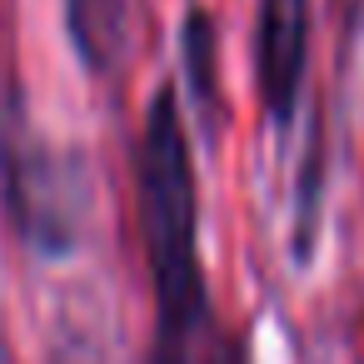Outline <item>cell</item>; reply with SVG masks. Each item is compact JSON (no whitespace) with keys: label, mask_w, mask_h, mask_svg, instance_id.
I'll return each mask as SVG.
<instances>
[{"label":"cell","mask_w":364,"mask_h":364,"mask_svg":"<svg viewBox=\"0 0 364 364\" xmlns=\"http://www.w3.org/2000/svg\"><path fill=\"white\" fill-rule=\"evenodd\" d=\"M60 6L80 70L100 85H120L145 41V0H60Z\"/></svg>","instance_id":"cell-4"},{"label":"cell","mask_w":364,"mask_h":364,"mask_svg":"<svg viewBox=\"0 0 364 364\" xmlns=\"http://www.w3.org/2000/svg\"><path fill=\"white\" fill-rule=\"evenodd\" d=\"M180 90L195 110V125L220 140L225 130V85H220V21L200 6V0H190L185 16H180Z\"/></svg>","instance_id":"cell-5"},{"label":"cell","mask_w":364,"mask_h":364,"mask_svg":"<svg viewBox=\"0 0 364 364\" xmlns=\"http://www.w3.org/2000/svg\"><path fill=\"white\" fill-rule=\"evenodd\" d=\"M130 180L155 299V334L145 364H250V334L230 324L210 294L200 255V175L175 80H160L145 100L130 145Z\"/></svg>","instance_id":"cell-1"},{"label":"cell","mask_w":364,"mask_h":364,"mask_svg":"<svg viewBox=\"0 0 364 364\" xmlns=\"http://www.w3.org/2000/svg\"><path fill=\"white\" fill-rule=\"evenodd\" d=\"M0 220L36 259L80 255L95 220L90 155L70 140L41 135L21 95H11V110L0 115Z\"/></svg>","instance_id":"cell-2"},{"label":"cell","mask_w":364,"mask_h":364,"mask_svg":"<svg viewBox=\"0 0 364 364\" xmlns=\"http://www.w3.org/2000/svg\"><path fill=\"white\" fill-rule=\"evenodd\" d=\"M46 364H105L100 354V334L80 329V324H60L55 329V344L46 354Z\"/></svg>","instance_id":"cell-7"},{"label":"cell","mask_w":364,"mask_h":364,"mask_svg":"<svg viewBox=\"0 0 364 364\" xmlns=\"http://www.w3.org/2000/svg\"><path fill=\"white\" fill-rule=\"evenodd\" d=\"M314 0H255V95L279 140H289L309 75Z\"/></svg>","instance_id":"cell-3"},{"label":"cell","mask_w":364,"mask_h":364,"mask_svg":"<svg viewBox=\"0 0 364 364\" xmlns=\"http://www.w3.org/2000/svg\"><path fill=\"white\" fill-rule=\"evenodd\" d=\"M324 185H329V165H324V135L314 130L299 170H294V230H289V259L294 269H309L314 245H319V220H324Z\"/></svg>","instance_id":"cell-6"}]
</instances>
